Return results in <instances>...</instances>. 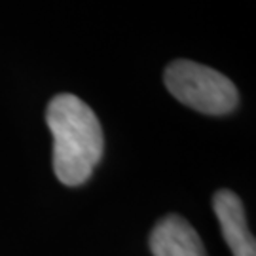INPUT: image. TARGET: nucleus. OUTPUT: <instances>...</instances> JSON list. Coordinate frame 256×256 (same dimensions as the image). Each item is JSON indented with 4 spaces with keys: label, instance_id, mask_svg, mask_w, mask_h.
Wrapping results in <instances>:
<instances>
[{
    "label": "nucleus",
    "instance_id": "nucleus-1",
    "mask_svg": "<svg viewBox=\"0 0 256 256\" xmlns=\"http://www.w3.org/2000/svg\"><path fill=\"white\" fill-rule=\"evenodd\" d=\"M54 137V169L66 186L84 184L101 162L104 138L99 120L82 99L70 93L54 97L46 110Z\"/></svg>",
    "mask_w": 256,
    "mask_h": 256
},
{
    "label": "nucleus",
    "instance_id": "nucleus-2",
    "mask_svg": "<svg viewBox=\"0 0 256 256\" xmlns=\"http://www.w3.org/2000/svg\"><path fill=\"white\" fill-rule=\"evenodd\" d=\"M165 88L174 99L190 108L220 116L238 106L239 95L234 82L205 64L178 59L165 68Z\"/></svg>",
    "mask_w": 256,
    "mask_h": 256
},
{
    "label": "nucleus",
    "instance_id": "nucleus-3",
    "mask_svg": "<svg viewBox=\"0 0 256 256\" xmlns=\"http://www.w3.org/2000/svg\"><path fill=\"white\" fill-rule=\"evenodd\" d=\"M214 214L220 222L222 236L234 256H256V241L248 232L245 209L238 196L230 190H220L212 200Z\"/></svg>",
    "mask_w": 256,
    "mask_h": 256
},
{
    "label": "nucleus",
    "instance_id": "nucleus-4",
    "mask_svg": "<svg viewBox=\"0 0 256 256\" xmlns=\"http://www.w3.org/2000/svg\"><path fill=\"white\" fill-rule=\"evenodd\" d=\"M150 248L154 256H207L198 232L176 214L156 224L150 234Z\"/></svg>",
    "mask_w": 256,
    "mask_h": 256
}]
</instances>
